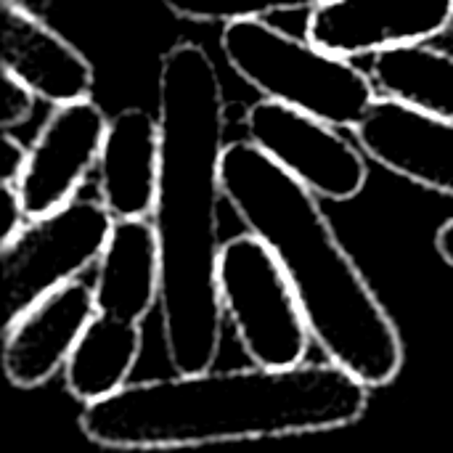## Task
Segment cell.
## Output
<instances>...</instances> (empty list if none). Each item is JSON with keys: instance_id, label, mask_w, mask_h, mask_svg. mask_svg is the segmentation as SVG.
Here are the masks:
<instances>
[{"instance_id": "6da1fadb", "label": "cell", "mask_w": 453, "mask_h": 453, "mask_svg": "<svg viewBox=\"0 0 453 453\" xmlns=\"http://www.w3.org/2000/svg\"><path fill=\"white\" fill-rule=\"evenodd\" d=\"M157 106L162 173L151 223L162 255V332L175 374H194L212 369L226 316L218 287L226 96L202 45L186 40L162 56Z\"/></svg>"}, {"instance_id": "7a4b0ae2", "label": "cell", "mask_w": 453, "mask_h": 453, "mask_svg": "<svg viewBox=\"0 0 453 453\" xmlns=\"http://www.w3.org/2000/svg\"><path fill=\"white\" fill-rule=\"evenodd\" d=\"M369 388L342 366L194 372L127 385L85 406L82 435L114 451H173L342 430L364 419Z\"/></svg>"}, {"instance_id": "3957f363", "label": "cell", "mask_w": 453, "mask_h": 453, "mask_svg": "<svg viewBox=\"0 0 453 453\" xmlns=\"http://www.w3.org/2000/svg\"><path fill=\"white\" fill-rule=\"evenodd\" d=\"M223 196L287 271L313 342L369 390L390 385L406 361L398 324L340 242L319 196L252 141L226 143Z\"/></svg>"}, {"instance_id": "277c9868", "label": "cell", "mask_w": 453, "mask_h": 453, "mask_svg": "<svg viewBox=\"0 0 453 453\" xmlns=\"http://www.w3.org/2000/svg\"><path fill=\"white\" fill-rule=\"evenodd\" d=\"M228 66L268 101L308 111L334 127H358L377 101L372 74L350 58L263 19L228 21L220 35Z\"/></svg>"}, {"instance_id": "5b68a950", "label": "cell", "mask_w": 453, "mask_h": 453, "mask_svg": "<svg viewBox=\"0 0 453 453\" xmlns=\"http://www.w3.org/2000/svg\"><path fill=\"white\" fill-rule=\"evenodd\" d=\"M218 287L223 313L255 366L305 364L313 342L311 326L287 271L263 239L247 231L223 242Z\"/></svg>"}, {"instance_id": "8992f818", "label": "cell", "mask_w": 453, "mask_h": 453, "mask_svg": "<svg viewBox=\"0 0 453 453\" xmlns=\"http://www.w3.org/2000/svg\"><path fill=\"white\" fill-rule=\"evenodd\" d=\"M111 228L114 215L106 204L82 196L42 218H29L0 244L8 321L48 292L77 281L90 265H98Z\"/></svg>"}, {"instance_id": "52a82bcc", "label": "cell", "mask_w": 453, "mask_h": 453, "mask_svg": "<svg viewBox=\"0 0 453 453\" xmlns=\"http://www.w3.org/2000/svg\"><path fill=\"white\" fill-rule=\"evenodd\" d=\"M250 141L311 188L319 199L350 202L369 180L366 154L340 130L308 111L279 101H257L244 114Z\"/></svg>"}, {"instance_id": "ba28073f", "label": "cell", "mask_w": 453, "mask_h": 453, "mask_svg": "<svg viewBox=\"0 0 453 453\" xmlns=\"http://www.w3.org/2000/svg\"><path fill=\"white\" fill-rule=\"evenodd\" d=\"M106 125L109 119L93 98L53 106L29 143L27 165L16 180L27 218H42L77 199L82 180L98 167Z\"/></svg>"}, {"instance_id": "9c48e42d", "label": "cell", "mask_w": 453, "mask_h": 453, "mask_svg": "<svg viewBox=\"0 0 453 453\" xmlns=\"http://www.w3.org/2000/svg\"><path fill=\"white\" fill-rule=\"evenodd\" d=\"M98 316L93 284L69 281L29 308L5 326L3 372L19 390H32L66 369L77 342Z\"/></svg>"}, {"instance_id": "30bf717a", "label": "cell", "mask_w": 453, "mask_h": 453, "mask_svg": "<svg viewBox=\"0 0 453 453\" xmlns=\"http://www.w3.org/2000/svg\"><path fill=\"white\" fill-rule=\"evenodd\" d=\"M453 21V0H329L311 11L305 37L353 58L406 42H427Z\"/></svg>"}, {"instance_id": "8fae6325", "label": "cell", "mask_w": 453, "mask_h": 453, "mask_svg": "<svg viewBox=\"0 0 453 453\" xmlns=\"http://www.w3.org/2000/svg\"><path fill=\"white\" fill-rule=\"evenodd\" d=\"M356 141L393 175L453 196V119L382 96L356 127Z\"/></svg>"}, {"instance_id": "7c38bea8", "label": "cell", "mask_w": 453, "mask_h": 453, "mask_svg": "<svg viewBox=\"0 0 453 453\" xmlns=\"http://www.w3.org/2000/svg\"><path fill=\"white\" fill-rule=\"evenodd\" d=\"M0 66L53 106L90 98L93 64L21 3H3Z\"/></svg>"}, {"instance_id": "4fadbf2b", "label": "cell", "mask_w": 453, "mask_h": 453, "mask_svg": "<svg viewBox=\"0 0 453 453\" xmlns=\"http://www.w3.org/2000/svg\"><path fill=\"white\" fill-rule=\"evenodd\" d=\"M162 173L159 117L141 106L117 111L98 157V194L114 220L151 218Z\"/></svg>"}, {"instance_id": "5bb4252c", "label": "cell", "mask_w": 453, "mask_h": 453, "mask_svg": "<svg viewBox=\"0 0 453 453\" xmlns=\"http://www.w3.org/2000/svg\"><path fill=\"white\" fill-rule=\"evenodd\" d=\"M93 295L98 313L127 324H143L159 305L162 255L151 218L114 220L96 265Z\"/></svg>"}, {"instance_id": "9a60e30c", "label": "cell", "mask_w": 453, "mask_h": 453, "mask_svg": "<svg viewBox=\"0 0 453 453\" xmlns=\"http://www.w3.org/2000/svg\"><path fill=\"white\" fill-rule=\"evenodd\" d=\"M141 324H127L98 313L64 369L72 398L93 406L127 388L141 356Z\"/></svg>"}, {"instance_id": "2e32d148", "label": "cell", "mask_w": 453, "mask_h": 453, "mask_svg": "<svg viewBox=\"0 0 453 453\" xmlns=\"http://www.w3.org/2000/svg\"><path fill=\"white\" fill-rule=\"evenodd\" d=\"M372 80L382 96L453 119V53L430 42H406L374 53Z\"/></svg>"}, {"instance_id": "e0dca14e", "label": "cell", "mask_w": 453, "mask_h": 453, "mask_svg": "<svg viewBox=\"0 0 453 453\" xmlns=\"http://www.w3.org/2000/svg\"><path fill=\"white\" fill-rule=\"evenodd\" d=\"M167 11L180 19L210 24V21H244V19H263L279 11H300V8H319L329 0H162Z\"/></svg>"}, {"instance_id": "ac0fdd59", "label": "cell", "mask_w": 453, "mask_h": 453, "mask_svg": "<svg viewBox=\"0 0 453 453\" xmlns=\"http://www.w3.org/2000/svg\"><path fill=\"white\" fill-rule=\"evenodd\" d=\"M37 96L21 85L16 77L3 72V85H0V127L3 133H11L13 127L24 125L35 109Z\"/></svg>"}, {"instance_id": "d6986e66", "label": "cell", "mask_w": 453, "mask_h": 453, "mask_svg": "<svg viewBox=\"0 0 453 453\" xmlns=\"http://www.w3.org/2000/svg\"><path fill=\"white\" fill-rule=\"evenodd\" d=\"M29 146H21V141L13 138V133H3L0 138V183H16L24 165H27Z\"/></svg>"}, {"instance_id": "ffe728a7", "label": "cell", "mask_w": 453, "mask_h": 453, "mask_svg": "<svg viewBox=\"0 0 453 453\" xmlns=\"http://www.w3.org/2000/svg\"><path fill=\"white\" fill-rule=\"evenodd\" d=\"M435 250H438V255L443 257V263L453 268V218L451 220H446V223L438 228V234H435Z\"/></svg>"}, {"instance_id": "44dd1931", "label": "cell", "mask_w": 453, "mask_h": 453, "mask_svg": "<svg viewBox=\"0 0 453 453\" xmlns=\"http://www.w3.org/2000/svg\"><path fill=\"white\" fill-rule=\"evenodd\" d=\"M3 3H19V0H3Z\"/></svg>"}]
</instances>
